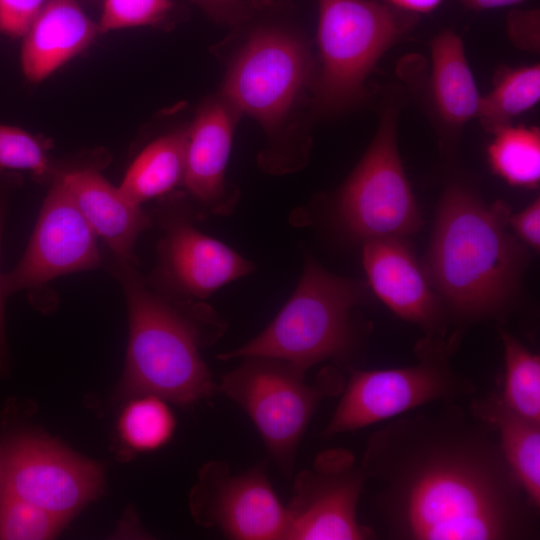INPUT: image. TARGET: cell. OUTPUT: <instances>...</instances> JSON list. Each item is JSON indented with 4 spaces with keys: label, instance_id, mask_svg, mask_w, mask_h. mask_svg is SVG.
<instances>
[{
    "label": "cell",
    "instance_id": "8fae6325",
    "mask_svg": "<svg viewBox=\"0 0 540 540\" xmlns=\"http://www.w3.org/2000/svg\"><path fill=\"white\" fill-rule=\"evenodd\" d=\"M183 195L166 199L153 214L162 236L152 287L169 295L203 301L215 291L250 275L254 265L228 245L202 233Z\"/></svg>",
    "mask_w": 540,
    "mask_h": 540
},
{
    "label": "cell",
    "instance_id": "4316f807",
    "mask_svg": "<svg viewBox=\"0 0 540 540\" xmlns=\"http://www.w3.org/2000/svg\"><path fill=\"white\" fill-rule=\"evenodd\" d=\"M65 524V521L47 510L0 491V539H50Z\"/></svg>",
    "mask_w": 540,
    "mask_h": 540
},
{
    "label": "cell",
    "instance_id": "d4e9b609",
    "mask_svg": "<svg viewBox=\"0 0 540 540\" xmlns=\"http://www.w3.org/2000/svg\"><path fill=\"white\" fill-rule=\"evenodd\" d=\"M133 398L118 422V433L124 446L134 452H147L164 446L176 426L166 400L152 394Z\"/></svg>",
    "mask_w": 540,
    "mask_h": 540
},
{
    "label": "cell",
    "instance_id": "7c38bea8",
    "mask_svg": "<svg viewBox=\"0 0 540 540\" xmlns=\"http://www.w3.org/2000/svg\"><path fill=\"white\" fill-rule=\"evenodd\" d=\"M366 478L354 455L344 448L321 451L299 472L286 505L287 540H367L375 532L357 518Z\"/></svg>",
    "mask_w": 540,
    "mask_h": 540
},
{
    "label": "cell",
    "instance_id": "ac0fdd59",
    "mask_svg": "<svg viewBox=\"0 0 540 540\" xmlns=\"http://www.w3.org/2000/svg\"><path fill=\"white\" fill-rule=\"evenodd\" d=\"M101 34L78 0H49L22 36L24 76L38 83L87 49Z\"/></svg>",
    "mask_w": 540,
    "mask_h": 540
},
{
    "label": "cell",
    "instance_id": "cb8c5ba5",
    "mask_svg": "<svg viewBox=\"0 0 540 540\" xmlns=\"http://www.w3.org/2000/svg\"><path fill=\"white\" fill-rule=\"evenodd\" d=\"M504 350V380L498 392L504 405L540 423V357L516 337L499 328Z\"/></svg>",
    "mask_w": 540,
    "mask_h": 540
},
{
    "label": "cell",
    "instance_id": "83f0119b",
    "mask_svg": "<svg viewBox=\"0 0 540 540\" xmlns=\"http://www.w3.org/2000/svg\"><path fill=\"white\" fill-rule=\"evenodd\" d=\"M173 0H102L98 23L101 34L133 27L172 26L175 22Z\"/></svg>",
    "mask_w": 540,
    "mask_h": 540
},
{
    "label": "cell",
    "instance_id": "603a6c76",
    "mask_svg": "<svg viewBox=\"0 0 540 540\" xmlns=\"http://www.w3.org/2000/svg\"><path fill=\"white\" fill-rule=\"evenodd\" d=\"M493 135L487 150L493 172L512 186L537 188L540 182L539 128L509 125Z\"/></svg>",
    "mask_w": 540,
    "mask_h": 540
},
{
    "label": "cell",
    "instance_id": "5b68a950",
    "mask_svg": "<svg viewBox=\"0 0 540 540\" xmlns=\"http://www.w3.org/2000/svg\"><path fill=\"white\" fill-rule=\"evenodd\" d=\"M371 292L366 281L333 274L308 255L294 292L271 323L217 358L273 357L307 371L324 361L340 370L356 368L371 329L359 310Z\"/></svg>",
    "mask_w": 540,
    "mask_h": 540
},
{
    "label": "cell",
    "instance_id": "1f68e13d",
    "mask_svg": "<svg viewBox=\"0 0 540 540\" xmlns=\"http://www.w3.org/2000/svg\"><path fill=\"white\" fill-rule=\"evenodd\" d=\"M508 224L517 238L528 248L539 251L540 248V199L537 197L526 208L517 213H510Z\"/></svg>",
    "mask_w": 540,
    "mask_h": 540
},
{
    "label": "cell",
    "instance_id": "8992f818",
    "mask_svg": "<svg viewBox=\"0 0 540 540\" xmlns=\"http://www.w3.org/2000/svg\"><path fill=\"white\" fill-rule=\"evenodd\" d=\"M319 63L312 111L341 113L358 104L384 53L414 25L407 14L379 0H316Z\"/></svg>",
    "mask_w": 540,
    "mask_h": 540
},
{
    "label": "cell",
    "instance_id": "277c9868",
    "mask_svg": "<svg viewBox=\"0 0 540 540\" xmlns=\"http://www.w3.org/2000/svg\"><path fill=\"white\" fill-rule=\"evenodd\" d=\"M103 263L119 282L128 308L121 394H152L190 406L218 392L202 352L224 335L228 323L203 301L155 289L135 262L110 253Z\"/></svg>",
    "mask_w": 540,
    "mask_h": 540
},
{
    "label": "cell",
    "instance_id": "9a60e30c",
    "mask_svg": "<svg viewBox=\"0 0 540 540\" xmlns=\"http://www.w3.org/2000/svg\"><path fill=\"white\" fill-rule=\"evenodd\" d=\"M362 263L371 291L392 312L418 325L425 336L450 338L448 312L404 238L381 236L363 241Z\"/></svg>",
    "mask_w": 540,
    "mask_h": 540
},
{
    "label": "cell",
    "instance_id": "7402d4cb",
    "mask_svg": "<svg viewBox=\"0 0 540 540\" xmlns=\"http://www.w3.org/2000/svg\"><path fill=\"white\" fill-rule=\"evenodd\" d=\"M540 99V66L533 64L503 72L493 89L481 96L477 118L493 134L511 125L514 118L534 107Z\"/></svg>",
    "mask_w": 540,
    "mask_h": 540
},
{
    "label": "cell",
    "instance_id": "4dcf8cb0",
    "mask_svg": "<svg viewBox=\"0 0 540 540\" xmlns=\"http://www.w3.org/2000/svg\"><path fill=\"white\" fill-rule=\"evenodd\" d=\"M20 182V176L16 172L6 173L0 176V249L9 196L11 191L18 187ZM2 275L0 271V376L6 375L9 365L4 313V301L6 298L3 293Z\"/></svg>",
    "mask_w": 540,
    "mask_h": 540
},
{
    "label": "cell",
    "instance_id": "e0dca14e",
    "mask_svg": "<svg viewBox=\"0 0 540 540\" xmlns=\"http://www.w3.org/2000/svg\"><path fill=\"white\" fill-rule=\"evenodd\" d=\"M76 206L113 255L135 262L134 247L153 219L130 202L94 165L57 169Z\"/></svg>",
    "mask_w": 540,
    "mask_h": 540
},
{
    "label": "cell",
    "instance_id": "ba28073f",
    "mask_svg": "<svg viewBox=\"0 0 540 540\" xmlns=\"http://www.w3.org/2000/svg\"><path fill=\"white\" fill-rule=\"evenodd\" d=\"M457 346L450 338L425 336L415 345L414 365L347 370L349 378L323 435L355 431L431 402L452 403L474 395L475 383L451 364Z\"/></svg>",
    "mask_w": 540,
    "mask_h": 540
},
{
    "label": "cell",
    "instance_id": "484cf974",
    "mask_svg": "<svg viewBox=\"0 0 540 540\" xmlns=\"http://www.w3.org/2000/svg\"><path fill=\"white\" fill-rule=\"evenodd\" d=\"M51 143L20 127L0 124V176L28 171L38 181H52L57 167L50 158Z\"/></svg>",
    "mask_w": 540,
    "mask_h": 540
},
{
    "label": "cell",
    "instance_id": "d6986e66",
    "mask_svg": "<svg viewBox=\"0 0 540 540\" xmlns=\"http://www.w3.org/2000/svg\"><path fill=\"white\" fill-rule=\"evenodd\" d=\"M430 47V99L441 123L457 132L477 117L481 95L464 44L454 31H442L433 38Z\"/></svg>",
    "mask_w": 540,
    "mask_h": 540
},
{
    "label": "cell",
    "instance_id": "d590c367",
    "mask_svg": "<svg viewBox=\"0 0 540 540\" xmlns=\"http://www.w3.org/2000/svg\"><path fill=\"white\" fill-rule=\"evenodd\" d=\"M81 4L82 3H86V4H96L98 3L100 0H78Z\"/></svg>",
    "mask_w": 540,
    "mask_h": 540
},
{
    "label": "cell",
    "instance_id": "9c48e42d",
    "mask_svg": "<svg viewBox=\"0 0 540 540\" xmlns=\"http://www.w3.org/2000/svg\"><path fill=\"white\" fill-rule=\"evenodd\" d=\"M398 110L383 111L374 139L337 193L334 212L354 240L404 238L422 226L397 143Z\"/></svg>",
    "mask_w": 540,
    "mask_h": 540
},
{
    "label": "cell",
    "instance_id": "2e32d148",
    "mask_svg": "<svg viewBox=\"0 0 540 540\" xmlns=\"http://www.w3.org/2000/svg\"><path fill=\"white\" fill-rule=\"evenodd\" d=\"M242 112L218 92L198 107L187 126L186 169L183 186L200 209L230 215L239 191L226 181L236 124Z\"/></svg>",
    "mask_w": 540,
    "mask_h": 540
},
{
    "label": "cell",
    "instance_id": "f546056e",
    "mask_svg": "<svg viewBox=\"0 0 540 540\" xmlns=\"http://www.w3.org/2000/svg\"><path fill=\"white\" fill-rule=\"evenodd\" d=\"M539 22V11L536 9L512 11L507 18L509 39L519 49L538 52Z\"/></svg>",
    "mask_w": 540,
    "mask_h": 540
},
{
    "label": "cell",
    "instance_id": "f1b7e54d",
    "mask_svg": "<svg viewBox=\"0 0 540 540\" xmlns=\"http://www.w3.org/2000/svg\"><path fill=\"white\" fill-rule=\"evenodd\" d=\"M49 0H0V33L22 38Z\"/></svg>",
    "mask_w": 540,
    "mask_h": 540
},
{
    "label": "cell",
    "instance_id": "e575fe53",
    "mask_svg": "<svg viewBox=\"0 0 540 540\" xmlns=\"http://www.w3.org/2000/svg\"><path fill=\"white\" fill-rule=\"evenodd\" d=\"M465 7L473 10H489L511 6L524 0H459Z\"/></svg>",
    "mask_w": 540,
    "mask_h": 540
},
{
    "label": "cell",
    "instance_id": "3957f363",
    "mask_svg": "<svg viewBox=\"0 0 540 540\" xmlns=\"http://www.w3.org/2000/svg\"><path fill=\"white\" fill-rule=\"evenodd\" d=\"M510 213L463 181L449 183L438 202L423 266L459 343L464 326L503 321L519 301L530 254L509 231Z\"/></svg>",
    "mask_w": 540,
    "mask_h": 540
},
{
    "label": "cell",
    "instance_id": "44dd1931",
    "mask_svg": "<svg viewBox=\"0 0 540 540\" xmlns=\"http://www.w3.org/2000/svg\"><path fill=\"white\" fill-rule=\"evenodd\" d=\"M187 126L149 142L134 159L118 187L133 204L169 194L183 185L186 169Z\"/></svg>",
    "mask_w": 540,
    "mask_h": 540
},
{
    "label": "cell",
    "instance_id": "7a4b0ae2",
    "mask_svg": "<svg viewBox=\"0 0 540 540\" xmlns=\"http://www.w3.org/2000/svg\"><path fill=\"white\" fill-rule=\"evenodd\" d=\"M230 28L214 48L226 66L220 93L266 133L260 167L277 175L296 171L309 155L310 138L299 120L312 105L317 71L296 6L291 0H245L242 17Z\"/></svg>",
    "mask_w": 540,
    "mask_h": 540
},
{
    "label": "cell",
    "instance_id": "6da1fadb",
    "mask_svg": "<svg viewBox=\"0 0 540 540\" xmlns=\"http://www.w3.org/2000/svg\"><path fill=\"white\" fill-rule=\"evenodd\" d=\"M360 467L391 539L539 538V508L495 430L455 402L374 431Z\"/></svg>",
    "mask_w": 540,
    "mask_h": 540
},
{
    "label": "cell",
    "instance_id": "5bb4252c",
    "mask_svg": "<svg viewBox=\"0 0 540 540\" xmlns=\"http://www.w3.org/2000/svg\"><path fill=\"white\" fill-rule=\"evenodd\" d=\"M97 237L55 175L22 257L2 275L5 298L35 291L58 276L101 267Z\"/></svg>",
    "mask_w": 540,
    "mask_h": 540
},
{
    "label": "cell",
    "instance_id": "30bf717a",
    "mask_svg": "<svg viewBox=\"0 0 540 540\" xmlns=\"http://www.w3.org/2000/svg\"><path fill=\"white\" fill-rule=\"evenodd\" d=\"M103 486L101 467L60 443L18 433L0 444V491L37 505L67 522Z\"/></svg>",
    "mask_w": 540,
    "mask_h": 540
},
{
    "label": "cell",
    "instance_id": "4fadbf2b",
    "mask_svg": "<svg viewBox=\"0 0 540 540\" xmlns=\"http://www.w3.org/2000/svg\"><path fill=\"white\" fill-rule=\"evenodd\" d=\"M194 521L235 540H287L286 506L264 466L234 474L224 461L205 463L189 493Z\"/></svg>",
    "mask_w": 540,
    "mask_h": 540
},
{
    "label": "cell",
    "instance_id": "836d02e7",
    "mask_svg": "<svg viewBox=\"0 0 540 540\" xmlns=\"http://www.w3.org/2000/svg\"><path fill=\"white\" fill-rule=\"evenodd\" d=\"M443 0H385L389 5L407 14L415 15L434 10Z\"/></svg>",
    "mask_w": 540,
    "mask_h": 540
},
{
    "label": "cell",
    "instance_id": "d6a6232c",
    "mask_svg": "<svg viewBox=\"0 0 540 540\" xmlns=\"http://www.w3.org/2000/svg\"><path fill=\"white\" fill-rule=\"evenodd\" d=\"M218 24L233 26L244 13L245 0H186Z\"/></svg>",
    "mask_w": 540,
    "mask_h": 540
},
{
    "label": "cell",
    "instance_id": "52a82bcc",
    "mask_svg": "<svg viewBox=\"0 0 540 540\" xmlns=\"http://www.w3.org/2000/svg\"><path fill=\"white\" fill-rule=\"evenodd\" d=\"M226 373L218 391L250 417L270 455L287 475L296 451L323 399L341 394L345 377L334 365L323 368L313 383L307 370L278 358L248 356Z\"/></svg>",
    "mask_w": 540,
    "mask_h": 540
},
{
    "label": "cell",
    "instance_id": "ffe728a7",
    "mask_svg": "<svg viewBox=\"0 0 540 540\" xmlns=\"http://www.w3.org/2000/svg\"><path fill=\"white\" fill-rule=\"evenodd\" d=\"M469 412L495 430L510 468L531 502L540 508V423L507 408L498 392L473 398Z\"/></svg>",
    "mask_w": 540,
    "mask_h": 540
}]
</instances>
